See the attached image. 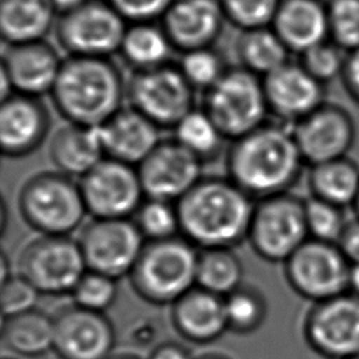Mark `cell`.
I'll return each instance as SVG.
<instances>
[{
  "mask_svg": "<svg viewBox=\"0 0 359 359\" xmlns=\"http://www.w3.org/2000/svg\"><path fill=\"white\" fill-rule=\"evenodd\" d=\"M147 359H194L187 348L177 342H163L157 345Z\"/></svg>",
  "mask_w": 359,
  "mask_h": 359,
  "instance_id": "f6af8a7d",
  "label": "cell"
},
{
  "mask_svg": "<svg viewBox=\"0 0 359 359\" xmlns=\"http://www.w3.org/2000/svg\"><path fill=\"white\" fill-rule=\"evenodd\" d=\"M39 292L20 273L1 282L0 306L3 318L35 309Z\"/></svg>",
  "mask_w": 359,
  "mask_h": 359,
  "instance_id": "60d3db41",
  "label": "cell"
},
{
  "mask_svg": "<svg viewBox=\"0 0 359 359\" xmlns=\"http://www.w3.org/2000/svg\"><path fill=\"white\" fill-rule=\"evenodd\" d=\"M109 359H142V358L133 353H116V355H112Z\"/></svg>",
  "mask_w": 359,
  "mask_h": 359,
  "instance_id": "f907efd6",
  "label": "cell"
},
{
  "mask_svg": "<svg viewBox=\"0 0 359 359\" xmlns=\"http://www.w3.org/2000/svg\"><path fill=\"white\" fill-rule=\"evenodd\" d=\"M177 66L187 81L201 91L210 88L229 67L213 46L182 52Z\"/></svg>",
  "mask_w": 359,
  "mask_h": 359,
  "instance_id": "e575fe53",
  "label": "cell"
},
{
  "mask_svg": "<svg viewBox=\"0 0 359 359\" xmlns=\"http://www.w3.org/2000/svg\"><path fill=\"white\" fill-rule=\"evenodd\" d=\"M195 88L177 65L133 72L126 80V101L153 123L174 129L195 108Z\"/></svg>",
  "mask_w": 359,
  "mask_h": 359,
  "instance_id": "9c48e42d",
  "label": "cell"
},
{
  "mask_svg": "<svg viewBox=\"0 0 359 359\" xmlns=\"http://www.w3.org/2000/svg\"><path fill=\"white\" fill-rule=\"evenodd\" d=\"M341 79L348 93L359 102V49L348 53Z\"/></svg>",
  "mask_w": 359,
  "mask_h": 359,
  "instance_id": "ee69618b",
  "label": "cell"
},
{
  "mask_svg": "<svg viewBox=\"0 0 359 359\" xmlns=\"http://www.w3.org/2000/svg\"><path fill=\"white\" fill-rule=\"evenodd\" d=\"M349 359H359V355H358V356H353V358H349Z\"/></svg>",
  "mask_w": 359,
  "mask_h": 359,
  "instance_id": "db71d44e",
  "label": "cell"
},
{
  "mask_svg": "<svg viewBox=\"0 0 359 359\" xmlns=\"http://www.w3.org/2000/svg\"><path fill=\"white\" fill-rule=\"evenodd\" d=\"M118 279L87 269L70 293L73 303L93 311L105 313L116 300Z\"/></svg>",
  "mask_w": 359,
  "mask_h": 359,
  "instance_id": "f35d334b",
  "label": "cell"
},
{
  "mask_svg": "<svg viewBox=\"0 0 359 359\" xmlns=\"http://www.w3.org/2000/svg\"><path fill=\"white\" fill-rule=\"evenodd\" d=\"M18 209L24 222L41 236H69L87 215L79 182L59 171L29 177L20 189Z\"/></svg>",
  "mask_w": 359,
  "mask_h": 359,
  "instance_id": "5b68a950",
  "label": "cell"
},
{
  "mask_svg": "<svg viewBox=\"0 0 359 359\" xmlns=\"http://www.w3.org/2000/svg\"><path fill=\"white\" fill-rule=\"evenodd\" d=\"M63 59L45 39L7 45L1 55L0 72L8 79L14 94L39 98L50 94Z\"/></svg>",
  "mask_w": 359,
  "mask_h": 359,
  "instance_id": "ac0fdd59",
  "label": "cell"
},
{
  "mask_svg": "<svg viewBox=\"0 0 359 359\" xmlns=\"http://www.w3.org/2000/svg\"><path fill=\"white\" fill-rule=\"evenodd\" d=\"M171 323L182 338L210 344L229 331L224 297L195 286L171 304Z\"/></svg>",
  "mask_w": 359,
  "mask_h": 359,
  "instance_id": "603a6c76",
  "label": "cell"
},
{
  "mask_svg": "<svg viewBox=\"0 0 359 359\" xmlns=\"http://www.w3.org/2000/svg\"><path fill=\"white\" fill-rule=\"evenodd\" d=\"M337 245L349 264H359V217L348 222Z\"/></svg>",
  "mask_w": 359,
  "mask_h": 359,
  "instance_id": "7bdbcfd3",
  "label": "cell"
},
{
  "mask_svg": "<svg viewBox=\"0 0 359 359\" xmlns=\"http://www.w3.org/2000/svg\"><path fill=\"white\" fill-rule=\"evenodd\" d=\"M174 46L161 24L132 22L125 31L119 55L133 72L149 70L168 63Z\"/></svg>",
  "mask_w": 359,
  "mask_h": 359,
  "instance_id": "83f0119b",
  "label": "cell"
},
{
  "mask_svg": "<svg viewBox=\"0 0 359 359\" xmlns=\"http://www.w3.org/2000/svg\"><path fill=\"white\" fill-rule=\"evenodd\" d=\"M283 265L290 287L313 303L348 292L351 264L337 244L309 238Z\"/></svg>",
  "mask_w": 359,
  "mask_h": 359,
  "instance_id": "8fae6325",
  "label": "cell"
},
{
  "mask_svg": "<svg viewBox=\"0 0 359 359\" xmlns=\"http://www.w3.org/2000/svg\"><path fill=\"white\" fill-rule=\"evenodd\" d=\"M202 109L226 139L236 140L268 122L262 77L243 66H229L224 74L203 91Z\"/></svg>",
  "mask_w": 359,
  "mask_h": 359,
  "instance_id": "8992f818",
  "label": "cell"
},
{
  "mask_svg": "<svg viewBox=\"0 0 359 359\" xmlns=\"http://www.w3.org/2000/svg\"><path fill=\"white\" fill-rule=\"evenodd\" d=\"M202 164L175 139L161 140L137 165L146 198L177 203L202 178Z\"/></svg>",
  "mask_w": 359,
  "mask_h": 359,
  "instance_id": "2e32d148",
  "label": "cell"
},
{
  "mask_svg": "<svg viewBox=\"0 0 359 359\" xmlns=\"http://www.w3.org/2000/svg\"><path fill=\"white\" fill-rule=\"evenodd\" d=\"M0 210H1V222H0V227H1V231L6 230V226H7V206H6V202L4 199L1 201L0 203Z\"/></svg>",
  "mask_w": 359,
  "mask_h": 359,
  "instance_id": "681fc988",
  "label": "cell"
},
{
  "mask_svg": "<svg viewBox=\"0 0 359 359\" xmlns=\"http://www.w3.org/2000/svg\"><path fill=\"white\" fill-rule=\"evenodd\" d=\"M50 115L36 97L13 94L0 104V147L10 158L35 151L48 136Z\"/></svg>",
  "mask_w": 359,
  "mask_h": 359,
  "instance_id": "44dd1931",
  "label": "cell"
},
{
  "mask_svg": "<svg viewBox=\"0 0 359 359\" xmlns=\"http://www.w3.org/2000/svg\"><path fill=\"white\" fill-rule=\"evenodd\" d=\"M299 63L321 84L342 77L348 52L331 39H325L299 55Z\"/></svg>",
  "mask_w": 359,
  "mask_h": 359,
  "instance_id": "74e56055",
  "label": "cell"
},
{
  "mask_svg": "<svg viewBox=\"0 0 359 359\" xmlns=\"http://www.w3.org/2000/svg\"><path fill=\"white\" fill-rule=\"evenodd\" d=\"M348 292L359 296V264H351L348 278Z\"/></svg>",
  "mask_w": 359,
  "mask_h": 359,
  "instance_id": "7dc6e473",
  "label": "cell"
},
{
  "mask_svg": "<svg viewBox=\"0 0 359 359\" xmlns=\"http://www.w3.org/2000/svg\"><path fill=\"white\" fill-rule=\"evenodd\" d=\"M93 219H130L146 195L137 167L104 157L79 181Z\"/></svg>",
  "mask_w": 359,
  "mask_h": 359,
  "instance_id": "7c38bea8",
  "label": "cell"
},
{
  "mask_svg": "<svg viewBox=\"0 0 359 359\" xmlns=\"http://www.w3.org/2000/svg\"><path fill=\"white\" fill-rule=\"evenodd\" d=\"M226 21L241 31L272 25L280 0H219Z\"/></svg>",
  "mask_w": 359,
  "mask_h": 359,
  "instance_id": "ab89813d",
  "label": "cell"
},
{
  "mask_svg": "<svg viewBox=\"0 0 359 359\" xmlns=\"http://www.w3.org/2000/svg\"><path fill=\"white\" fill-rule=\"evenodd\" d=\"M56 20L49 0H0V32L7 45L45 39Z\"/></svg>",
  "mask_w": 359,
  "mask_h": 359,
  "instance_id": "484cf974",
  "label": "cell"
},
{
  "mask_svg": "<svg viewBox=\"0 0 359 359\" xmlns=\"http://www.w3.org/2000/svg\"><path fill=\"white\" fill-rule=\"evenodd\" d=\"M0 268H1V276H0L1 282H3V280H6L7 278H10V276L13 275V273H11V266H10V261H8L7 255H6V252H3V254H1Z\"/></svg>",
  "mask_w": 359,
  "mask_h": 359,
  "instance_id": "c3c4849f",
  "label": "cell"
},
{
  "mask_svg": "<svg viewBox=\"0 0 359 359\" xmlns=\"http://www.w3.org/2000/svg\"><path fill=\"white\" fill-rule=\"evenodd\" d=\"M303 334L310 348L327 359H349L359 355V296L346 292L313 303Z\"/></svg>",
  "mask_w": 359,
  "mask_h": 359,
  "instance_id": "5bb4252c",
  "label": "cell"
},
{
  "mask_svg": "<svg viewBox=\"0 0 359 359\" xmlns=\"http://www.w3.org/2000/svg\"><path fill=\"white\" fill-rule=\"evenodd\" d=\"M3 359H11V358H3Z\"/></svg>",
  "mask_w": 359,
  "mask_h": 359,
  "instance_id": "11a10c76",
  "label": "cell"
},
{
  "mask_svg": "<svg viewBox=\"0 0 359 359\" xmlns=\"http://www.w3.org/2000/svg\"><path fill=\"white\" fill-rule=\"evenodd\" d=\"M133 222L146 241L165 240L180 236L177 203L146 198L133 216Z\"/></svg>",
  "mask_w": 359,
  "mask_h": 359,
  "instance_id": "836d02e7",
  "label": "cell"
},
{
  "mask_svg": "<svg viewBox=\"0 0 359 359\" xmlns=\"http://www.w3.org/2000/svg\"><path fill=\"white\" fill-rule=\"evenodd\" d=\"M243 285V264L233 248H203L198 252L196 286L226 297Z\"/></svg>",
  "mask_w": 359,
  "mask_h": 359,
  "instance_id": "4dcf8cb0",
  "label": "cell"
},
{
  "mask_svg": "<svg viewBox=\"0 0 359 359\" xmlns=\"http://www.w3.org/2000/svg\"><path fill=\"white\" fill-rule=\"evenodd\" d=\"M269 114L278 122L293 125L324 101V84L307 73L299 62H287L262 79Z\"/></svg>",
  "mask_w": 359,
  "mask_h": 359,
  "instance_id": "d6986e66",
  "label": "cell"
},
{
  "mask_svg": "<svg viewBox=\"0 0 359 359\" xmlns=\"http://www.w3.org/2000/svg\"><path fill=\"white\" fill-rule=\"evenodd\" d=\"M50 98L69 123L97 128L122 108L126 80L109 57L67 56Z\"/></svg>",
  "mask_w": 359,
  "mask_h": 359,
  "instance_id": "3957f363",
  "label": "cell"
},
{
  "mask_svg": "<svg viewBox=\"0 0 359 359\" xmlns=\"http://www.w3.org/2000/svg\"><path fill=\"white\" fill-rule=\"evenodd\" d=\"M224 22L219 0H174L160 20L174 49L181 53L213 46Z\"/></svg>",
  "mask_w": 359,
  "mask_h": 359,
  "instance_id": "ffe728a7",
  "label": "cell"
},
{
  "mask_svg": "<svg viewBox=\"0 0 359 359\" xmlns=\"http://www.w3.org/2000/svg\"><path fill=\"white\" fill-rule=\"evenodd\" d=\"M309 187L314 198L342 209L353 206L359 195V165L348 156L311 165Z\"/></svg>",
  "mask_w": 359,
  "mask_h": 359,
  "instance_id": "f1b7e54d",
  "label": "cell"
},
{
  "mask_svg": "<svg viewBox=\"0 0 359 359\" xmlns=\"http://www.w3.org/2000/svg\"><path fill=\"white\" fill-rule=\"evenodd\" d=\"M196 359H230V358H227V356H224L222 353H206V355H202V356H199Z\"/></svg>",
  "mask_w": 359,
  "mask_h": 359,
  "instance_id": "816d5d0a",
  "label": "cell"
},
{
  "mask_svg": "<svg viewBox=\"0 0 359 359\" xmlns=\"http://www.w3.org/2000/svg\"><path fill=\"white\" fill-rule=\"evenodd\" d=\"M53 351L60 359H109L116 335L109 318L77 304L65 306L53 316Z\"/></svg>",
  "mask_w": 359,
  "mask_h": 359,
  "instance_id": "9a60e30c",
  "label": "cell"
},
{
  "mask_svg": "<svg viewBox=\"0 0 359 359\" xmlns=\"http://www.w3.org/2000/svg\"><path fill=\"white\" fill-rule=\"evenodd\" d=\"M49 157L59 172L81 178L105 157L98 128L69 122L60 126L50 140Z\"/></svg>",
  "mask_w": 359,
  "mask_h": 359,
  "instance_id": "d4e9b609",
  "label": "cell"
},
{
  "mask_svg": "<svg viewBox=\"0 0 359 359\" xmlns=\"http://www.w3.org/2000/svg\"><path fill=\"white\" fill-rule=\"evenodd\" d=\"M303 164L292 125L282 122H265L233 140L226 156L227 177L252 199L289 192Z\"/></svg>",
  "mask_w": 359,
  "mask_h": 359,
  "instance_id": "6da1fadb",
  "label": "cell"
},
{
  "mask_svg": "<svg viewBox=\"0 0 359 359\" xmlns=\"http://www.w3.org/2000/svg\"><path fill=\"white\" fill-rule=\"evenodd\" d=\"M172 130L174 139L202 163L215 160L220 154L226 139L202 108H194Z\"/></svg>",
  "mask_w": 359,
  "mask_h": 359,
  "instance_id": "1f68e13d",
  "label": "cell"
},
{
  "mask_svg": "<svg viewBox=\"0 0 359 359\" xmlns=\"http://www.w3.org/2000/svg\"><path fill=\"white\" fill-rule=\"evenodd\" d=\"M196 247L184 236L146 241L129 278L133 290L143 300L174 304L196 286Z\"/></svg>",
  "mask_w": 359,
  "mask_h": 359,
  "instance_id": "277c9868",
  "label": "cell"
},
{
  "mask_svg": "<svg viewBox=\"0 0 359 359\" xmlns=\"http://www.w3.org/2000/svg\"><path fill=\"white\" fill-rule=\"evenodd\" d=\"M353 208H355V212H356V217H359V195L356 198V202H355Z\"/></svg>",
  "mask_w": 359,
  "mask_h": 359,
  "instance_id": "f5cc1de1",
  "label": "cell"
},
{
  "mask_svg": "<svg viewBox=\"0 0 359 359\" xmlns=\"http://www.w3.org/2000/svg\"><path fill=\"white\" fill-rule=\"evenodd\" d=\"M229 330L247 335L255 332L264 324L268 304L264 294L254 286L241 285L224 297Z\"/></svg>",
  "mask_w": 359,
  "mask_h": 359,
  "instance_id": "d6a6232c",
  "label": "cell"
},
{
  "mask_svg": "<svg viewBox=\"0 0 359 359\" xmlns=\"http://www.w3.org/2000/svg\"><path fill=\"white\" fill-rule=\"evenodd\" d=\"M254 206L229 177H202L177 202L180 233L201 250L233 248L247 240Z\"/></svg>",
  "mask_w": 359,
  "mask_h": 359,
  "instance_id": "7a4b0ae2",
  "label": "cell"
},
{
  "mask_svg": "<svg viewBox=\"0 0 359 359\" xmlns=\"http://www.w3.org/2000/svg\"><path fill=\"white\" fill-rule=\"evenodd\" d=\"M236 55L240 66L262 79L290 62V50L271 27L241 31Z\"/></svg>",
  "mask_w": 359,
  "mask_h": 359,
  "instance_id": "f546056e",
  "label": "cell"
},
{
  "mask_svg": "<svg viewBox=\"0 0 359 359\" xmlns=\"http://www.w3.org/2000/svg\"><path fill=\"white\" fill-rule=\"evenodd\" d=\"M328 35L348 53L359 49V0H328Z\"/></svg>",
  "mask_w": 359,
  "mask_h": 359,
  "instance_id": "8d00e7d4",
  "label": "cell"
},
{
  "mask_svg": "<svg viewBox=\"0 0 359 359\" xmlns=\"http://www.w3.org/2000/svg\"><path fill=\"white\" fill-rule=\"evenodd\" d=\"M348 222L342 208L314 196L306 201V224L310 238L338 244Z\"/></svg>",
  "mask_w": 359,
  "mask_h": 359,
  "instance_id": "d590c367",
  "label": "cell"
},
{
  "mask_svg": "<svg viewBox=\"0 0 359 359\" xmlns=\"http://www.w3.org/2000/svg\"><path fill=\"white\" fill-rule=\"evenodd\" d=\"M77 241L87 269L114 279L130 275L146 244L133 219H93Z\"/></svg>",
  "mask_w": 359,
  "mask_h": 359,
  "instance_id": "4fadbf2b",
  "label": "cell"
},
{
  "mask_svg": "<svg viewBox=\"0 0 359 359\" xmlns=\"http://www.w3.org/2000/svg\"><path fill=\"white\" fill-rule=\"evenodd\" d=\"M55 8V11L57 13V15L65 14L73 8H76L77 6H80L84 0H49Z\"/></svg>",
  "mask_w": 359,
  "mask_h": 359,
  "instance_id": "bcb514c9",
  "label": "cell"
},
{
  "mask_svg": "<svg viewBox=\"0 0 359 359\" xmlns=\"http://www.w3.org/2000/svg\"><path fill=\"white\" fill-rule=\"evenodd\" d=\"M309 238L306 201L286 192L254 206L247 240L265 261L285 262Z\"/></svg>",
  "mask_w": 359,
  "mask_h": 359,
  "instance_id": "ba28073f",
  "label": "cell"
},
{
  "mask_svg": "<svg viewBox=\"0 0 359 359\" xmlns=\"http://www.w3.org/2000/svg\"><path fill=\"white\" fill-rule=\"evenodd\" d=\"M53 316L39 309L3 318L1 339L13 353L36 358L53 351Z\"/></svg>",
  "mask_w": 359,
  "mask_h": 359,
  "instance_id": "4316f807",
  "label": "cell"
},
{
  "mask_svg": "<svg viewBox=\"0 0 359 359\" xmlns=\"http://www.w3.org/2000/svg\"><path fill=\"white\" fill-rule=\"evenodd\" d=\"M126 28L128 21L108 0H84L57 15L55 34L69 56L111 57L119 53Z\"/></svg>",
  "mask_w": 359,
  "mask_h": 359,
  "instance_id": "52a82bcc",
  "label": "cell"
},
{
  "mask_svg": "<svg viewBox=\"0 0 359 359\" xmlns=\"http://www.w3.org/2000/svg\"><path fill=\"white\" fill-rule=\"evenodd\" d=\"M271 28L297 55L330 39L327 3L323 0H280Z\"/></svg>",
  "mask_w": 359,
  "mask_h": 359,
  "instance_id": "cb8c5ba5",
  "label": "cell"
},
{
  "mask_svg": "<svg viewBox=\"0 0 359 359\" xmlns=\"http://www.w3.org/2000/svg\"><path fill=\"white\" fill-rule=\"evenodd\" d=\"M18 273L39 294H70L87 271L79 241L69 236H39L18 257Z\"/></svg>",
  "mask_w": 359,
  "mask_h": 359,
  "instance_id": "30bf717a",
  "label": "cell"
},
{
  "mask_svg": "<svg viewBox=\"0 0 359 359\" xmlns=\"http://www.w3.org/2000/svg\"><path fill=\"white\" fill-rule=\"evenodd\" d=\"M115 10L132 22L160 21L174 0H108Z\"/></svg>",
  "mask_w": 359,
  "mask_h": 359,
  "instance_id": "b9f144b4",
  "label": "cell"
},
{
  "mask_svg": "<svg viewBox=\"0 0 359 359\" xmlns=\"http://www.w3.org/2000/svg\"><path fill=\"white\" fill-rule=\"evenodd\" d=\"M304 163L317 165L348 156L355 140V122L339 105L324 102L292 125Z\"/></svg>",
  "mask_w": 359,
  "mask_h": 359,
  "instance_id": "e0dca14e",
  "label": "cell"
},
{
  "mask_svg": "<svg viewBox=\"0 0 359 359\" xmlns=\"http://www.w3.org/2000/svg\"><path fill=\"white\" fill-rule=\"evenodd\" d=\"M97 128L105 157L135 167L161 142L160 128L132 107H122Z\"/></svg>",
  "mask_w": 359,
  "mask_h": 359,
  "instance_id": "7402d4cb",
  "label": "cell"
}]
</instances>
